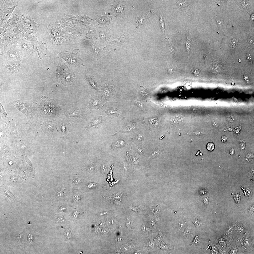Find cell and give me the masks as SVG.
Here are the masks:
<instances>
[{"label":"cell","instance_id":"obj_1","mask_svg":"<svg viewBox=\"0 0 254 254\" xmlns=\"http://www.w3.org/2000/svg\"><path fill=\"white\" fill-rule=\"evenodd\" d=\"M43 100L40 107V112L44 117H52L59 113L60 106L54 100L44 96H42Z\"/></svg>","mask_w":254,"mask_h":254},{"label":"cell","instance_id":"obj_2","mask_svg":"<svg viewBox=\"0 0 254 254\" xmlns=\"http://www.w3.org/2000/svg\"><path fill=\"white\" fill-rule=\"evenodd\" d=\"M35 102L27 103L16 100L15 102V106L20 111L25 115L28 119L32 117L37 112V107L35 106Z\"/></svg>","mask_w":254,"mask_h":254},{"label":"cell","instance_id":"obj_3","mask_svg":"<svg viewBox=\"0 0 254 254\" xmlns=\"http://www.w3.org/2000/svg\"><path fill=\"white\" fill-rule=\"evenodd\" d=\"M104 86L105 88H103V91L99 92L98 96L103 103L110 100L116 91V89L112 86Z\"/></svg>","mask_w":254,"mask_h":254},{"label":"cell","instance_id":"obj_4","mask_svg":"<svg viewBox=\"0 0 254 254\" xmlns=\"http://www.w3.org/2000/svg\"><path fill=\"white\" fill-rule=\"evenodd\" d=\"M0 40L8 44L14 43L18 41L19 37L12 30H9L2 36H1Z\"/></svg>","mask_w":254,"mask_h":254},{"label":"cell","instance_id":"obj_5","mask_svg":"<svg viewBox=\"0 0 254 254\" xmlns=\"http://www.w3.org/2000/svg\"><path fill=\"white\" fill-rule=\"evenodd\" d=\"M21 21L26 28L33 29L37 28L39 26V24L34 22L32 18L26 15H24L21 18Z\"/></svg>","mask_w":254,"mask_h":254},{"label":"cell","instance_id":"obj_6","mask_svg":"<svg viewBox=\"0 0 254 254\" xmlns=\"http://www.w3.org/2000/svg\"><path fill=\"white\" fill-rule=\"evenodd\" d=\"M124 6L123 4L118 3L112 5L111 11L113 15L115 16H120L123 18Z\"/></svg>","mask_w":254,"mask_h":254},{"label":"cell","instance_id":"obj_7","mask_svg":"<svg viewBox=\"0 0 254 254\" xmlns=\"http://www.w3.org/2000/svg\"><path fill=\"white\" fill-rule=\"evenodd\" d=\"M103 103L100 99L97 96L95 95L91 96L89 100L88 107L91 110H99Z\"/></svg>","mask_w":254,"mask_h":254},{"label":"cell","instance_id":"obj_8","mask_svg":"<svg viewBox=\"0 0 254 254\" xmlns=\"http://www.w3.org/2000/svg\"><path fill=\"white\" fill-rule=\"evenodd\" d=\"M73 54L66 55L62 56V57L71 65L78 66L83 65V63L80 59L77 56H73Z\"/></svg>","mask_w":254,"mask_h":254},{"label":"cell","instance_id":"obj_9","mask_svg":"<svg viewBox=\"0 0 254 254\" xmlns=\"http://www.w3.org/2000/svg\"><path fill=\"white\" fill-rule=\"evenodd\" d=\"M36 31L37 28L30 29L25 28L24 36L30 41L33 43L36 42L37 41Z\"/></svg>","mask_w":254,"mask_h":254},{"label":"cell","instance_id":"obj_10","mask_svg":"<svg viewBox=\"0 0 254 254\" xmlns=\"http://www.w3.org/2000/svg\"><path fill=\"white\" fill-rule=\"evenodd\" d=\"M41 128L47 135H48L52 133L55 129L57 130L56 126L51 121L44 122Z\"/></svg>","mask_w":254,"mask_h":254},{"label":"cell","instance_id":"obj_11","mask_svg":"<svg viewBox=\"0 0 254 254\" xmlns=\"http://www.w3.org/2000/svg\"><path fill=\"white\" fill-rule=\"evenodd\" d=\"M0 190L1 194L8 197L12 202H20L18 198L8 187H3L1 188Z\"/></svg>","mask_w":254,"mask_h":254},{"label":"cell","instance_id":"obj_12","mask_svg":"<svg viewBox=\"0 0 254 254\" xmlns=\"http://www.w3.org/2000/svg\"><path fill=\"white\" fill-rule=\"evenodd\" d=\"M153 12L150 11L136 18V25L137 28L144 24Z\"/></svg>","mask_w":254,"mask_h":254},{"label":"cell","instance_id":"obj_13","mask_svg":"<svg viewBox=\"0 0 254 254\" xmlns=\"http://www.w3.org/2000/svg\"><path fill=\"white\" fill-rule=\"evenodd\" d=\"M16 6L11 8H5L0 11V25L9 18Z\"/></svg>","mask_w":254,"mask_h":254},{"label":"cell","instance_id":"obj_14","mask_svg":"<svg viewBox=\"0 0 254 254\" xmlns=\"http://www.w3.org/2000/svg\"><path fill=\"white\" fill-rule=\"evenodd\" d=\"M114 18V17L113 16H107L98 15L95 17V19L100 24L107 25L111 23Z\"/></svg>","mask_w":254,"mask_h":254},{"label":"cell","instance_id":"obj_15","mask_svg":"<svg viewBox=\"0 0 254 254\" xmlns=\"http://www.w3.org/2000/svg\"><path fill=\"white\" fill-rule=\"evenodd\" d=\"M85 79L91 89L98 91L99 90V86L93 76L90 75H86L85 76Z\"/></svg>","mask_w":254,"mask_h":254},{"label":"cell","instance_id":"obj_16","mask_svg":"<svg viewBox=\"0 0 254 254\" xmlns=\"http://www.w3.org/2000/svg\"><path fill=\"white\" fill-rule=\"evenodd\" d=\"M100 28L98 31L99 35L102 42L108 40L111 37V34L108 28L105 27Z\"/></svg>","mask_w":254,"mask_h":254},{"label":"cell","instance_id":"obj_17","mask_svg":"<svg viewBox=\"0 0 254 254\" xmlns=\"http://www.w3.org/2000/svg\"><path fill=\"white\" fill-rule=\"evenodd\" d=\"M102 118L101 116H98L91 119L85 127V130L88 129L91 127H96V126L102 123Z\"/></svg>","mask_w":254,"mask_h":254},{"label":"cell","instance_id":"obj_18","mask_svg":"<svg viewBox=\"0 0 254 254\" xmlns=\"http://www.w3.org/2000/svg\"><path fill=\"white\" fill-rule=\"evenodd\" d=\"M12 30L19 37L24 35L25 32V28L24 27L20 22H18Z\"/></svg>","mask_w":254,"mask_h":254},{"label":"cell","instance_id":"obj_19","mask_svg":"<svg viewBox=\"0 0 254 254\" xmlns=\"http://www.w3.org/2000/svg\"><path fill=\"white\" fill-rule=\"evenodd\" d=\"M103 110L109 116L113 118L118 117L121 113L119 110L115 107H111L106 110Z\"/></svg>","mask_w":254,"mask_h":254},{"label":"cell","instance_id":"obj_20","mask_svg":"<svg viewBox=\"0 0 254 254\" xmlns=\"http://www.w3.org/2000/svg\"><path fill=\"white\" fill-rule=\"evenodd\" d=\"M19 19L18 17L16 16H12L11 18L8 21L4 28L8 30L13 28L16 25V22Z\"/></svg>","mask_w":254,"mask_h":254},{"label":"cell","instance_id":"obj_21","mask_svg":"<svg viewBox=\"0 0 254 254\" xmlns=\"http://www.w3.org/2000/svg\"><path fill=\"white\" fill-rule=\"evenodd\" d=\"M100 171L101 174V176L105 179L108 174V166L107 163L104 162L102 163L100 168Z\"/></svg>","mask_w":254,"mask_h":254},{"label":"cell","instance_id":"obj_22","mask_svg":"<svg viewBox=\"0 0 254 254\" xmlns=\"http://www.w3.org/2000/svg\"><path fill=\"white\" fill-rule=\"evenodd\" d=\"M186 48L187 52L189 53L192 45V41L190 32H188L186 33Z\"/></svg>","mask_w":254,"mask_h":254},{"label":"cell","instance_id":"obj_23","mask_svg":"<svg viewBox=\"0 0 254 254\" xmlns=\"http://www.w3.org/2000/svg\"><path fill=\"white\" fill-rule=\"evenodd\" d=\"M159 26L161 33L163 37L166 40L167 38L165 33V24L164 19L161 13H159Z\"/></svg>","mask_w":254,"mask_h":254},{"label":"cell","instance_id":"obj_24","mask_svg":"<svg viewBox=\"0 0 254 254\" xmlns=\"http://www.w3.org/2000/svg\"><path fill=\"white\" fill-rule=\"evenodd\" d=\"M125 145V141L123 140H118L112 143L111 145V148L112 149L122 147Z\"/></svg>","mask_w":254,"mask_h":254},{"label":"cell","instance_id":"obj_25","mask_svg":"<svg viewBox=\"0 0 254 254\" xmlns=\"http://www.w3.org/2000/svg\"><path fill=\"white\" fill-rule=\"evenodd\" d=\"M1 4H3L2 6L4 8H6L10 6L15 5H16L18 1L16 0H1Z\"/></svg>","mask_w":254,"mask_h":254},{"label":"cell","instance_id":"obj_26","mask_svg":"<svg viewBox=\"0 0 254 254\" xmlns=\"http://www.w3.org/2000/svg\"><path fill=\"white\" fill-rule=\"evenodd\" d=\"M166 40H167V44L170 53L175 58L176 49L171 44L169 38H168Z\"/></svg>","mask_w":254,"mask_h":254},{"label":"cell","instance_id":"obj_27","mask_svg":"<svg viewBox=\"0 0 254 254\" xmlns=\"http://www.w3.org/2000/svg\"><path fill=\"white\" fill-rule=\"evenodd\" d=\"M177 2V9H179L184 8L189 5L186 0H179Z\"/></svg>","mask_w":254,"mask_h":254},{"label":"cell","instance_id":"obj_28","mask_svg":"<svg viewBox=\"0 0 254 254\" xmlns=\"http://www.w3.org/2000/svg\"><path fill=\"white\" fill-rule=\"evenodd\" d=\"M92 51L94 55L96 57H99L101 53V51L99 48L92 44L91 45Z\"/></svg>","mask_w":254,"mask_h":254},{"label":"cell","instance_id":"obj_29","mask_svg":"<svg viewBox=\"0 0 254 254\" xmlns=\"http://www.w3.org/2000/svg\"><path fill=\"white\" fill-rule=\"evenodd\" d=\"M140 93L141 95L144 97H146L149 94V92L148 91L141 86L140 87Z\"/></svg>","mask_w":254,"mask_h":254},{"label":"cell","instance_id":"obj_30","mask_svg":"<svg viewBox=\"0 0 254 254\" xmlns=\"http://www.w3.org/2000/svg\"><path fill=\"white\" fill-rule=\"evenodd\" d=\"M206 147L208 151H213L215 148V145L213 142H209L207 144Z\"/></svg>","mask_w":254,"mask_h":254},{"label":"cell","instance_id":"obj_31","mask_svg":"<svg viewBox=\"0 0 254 254\" xmlns=\"http://www.w3.org/2000/svg\"><path fill=\"white\" fill-rule=\"evenodd\" d=\"M210 69L211 71L215 73H219L220 70V67L216 65L212 66L210 67Z\"/></svg>","mask_w":254,"mask_h":254},{"label":"cell","instance_id":"obj_32","mask_svg":"<svg viewBox=\"0 0 254 254\" xmlns=\"http://www.w3.org/2000/svg\"><path fill=\"white\" fill-rule=\"evenodd\" d=\"M83 181L82 179L78 177L75 178L73 180V183L75 184H80L82 183Z\"/></svg>","mask_w":254,"mask_h":254},{"label":"cell","instance_id":"obj_33","mask_svg":"<svg viewBox=\"0 0 254 254\" xmlns=\"http://www.w3.org/2000/svg\"><path fill=\"white\" fill-rule=\"evenodd\" d=\"M139 101H138L137 100L135 99H133L132 100V102L134 104L138 105L139 107H143V104L140 103Z\"/></svg>","mask_w":254,"mask_h":254},{"label":"cell","instance_id":"obj_34","mask_svg":"<svg viewBox=\"0 0 254 254\" xmlns=\"http://www.w3.org/2000/svg\"><path fill=\"white\" fill-rule=\"evenodd\" d=\"M65 191L63 189H60L59 190L57 193L58 197H61L63 196L64 194Z\"/></svg>","mask_w":254,"mask_h":254},{"label":"cell","instance_id":"obj_35","mask_svg":"<svg viewBox=\"0 0 254 254\" xmlns=\"http://www.w3.org/2000/svg\"><path fill=\"white\" fill-rule=\"evenodd\" d=\"M95 170V167L94 166L92 165H90L88 166L87 168L88 171L91 172H94Z\"/></svg>","mask_w":254,"mask_h":254},{"label":"cell","instance_id":"obj_36","mask_svg":"<svg viewBox=\"0 0 254 254\" xmlns=\"http://www.w3.org/2000/svg\"><path fill=\"white\" fill-rule=\"evenodd\" d=\"M193 222L196 227H198L200 225V221L197 219H195Z\"/></svg>","mask_w":254,"mask_h":254},{"label":"cell","instance_id":"obj_37","mask_svg":"<svg viewBox=\"0 0 254 254\" xmlns=\"http://www.w3.org/2000/svg\"><path fill=\"white\" fill-rule=\"evenodd\" d=\"M159 152V150L157 149H156L150 156V158H153L155 156H156L158 154Z\"/></svg>","mask_w":254,"mask_h":254},{"label":"cell","instance_id":"obj_38","mask_svg":"<svg viewBox=\"0 0 254 254\" xmlns=\"http://www.w3.org/2000/svg\"><path fill=\"white\" fill-rule=\"evenodd\" d=\"M81 197V195L80 194H77L73 196V198L75 200L78 201L80 200Z\"/></svg>","mask_w":254,"mask_h":254},{"label":"cell","instance_id":"obj_39","mask_svg":"<svg viewBox=\"0 0 254 254\" xmlns=\"http://www.w3.org/2000/svg\"><path fill=\"white\" fill-rule=\"evenodd\" d=\"M234 200L237 203H238L240 201V197L239 195L237 194L234 195Z\"/></svg>","mask_w":254,"mask_h":254},{"label":"cell","instance_id":"obj_40","mask_svg":"<svg viewBox=\"0 0 254 254\" xmlns=\"http://www.w3.org/2000/svg\"><path fill=\"white\" fill-rule=\"evenodd\" d=\"M240 143V146L242 150H244L245 147V143L243 141H241Z\"/></svg>","mask_w":254,"mask_h":254},{"label":"cell","instance_id":"obj_41","mask_svg":"<svg viewBox=\"0 0 254 254\" xmlns=\"http://www.w3.org/2000/svg\"><path fill=\"white\" fill-rule=\"evenodd\" d=\"M192 72L194 74L196 75H198L200 74L199 71L197 69H194L192 70Z\"/></svg>","mask_w":254,"mask_h":254},{"label":"cell","instance_id":"obj_42","mask_svg":"<svg viewBox=\"0 0 254 254\" xmlns=\"http://www.w3.org/2000/svg\"><path fill=\"white\" fill-rule=\"evenodd\" d=\"M227 137L225 135H223L221 137V140L222 141L223 143L226 142L227 140Z\"/></svg>","mask_w":254,"mask_h":254},{"label":"cell","instance_id":"obj_43","mask_svg":"<svg viewBox=\"0 0 254 254\" xmlns=\"http://www.w3.org/2000/svg\"><path fill=\"white\" fill-rule=\"evenodd\" d=\"M131 221L129 219H128L126 222V225L127 227L129 228L131 226Z\"/></svg>","mask_w":254,"mask_h":254},{"label":"cell","instance_id":"obj_44","mask_svg":"<svg viewBox=\"0 0 254 254\" xmlns=\"http://www.w3.org/2000/svg\"><path fill=\"white\" fill-rule=\"evenodd\" d=\"M232 44L233 46L236 47L237 44V41L236 40H234L232 41Z\"/></svg>","mask_w":254,"mask_h":254},{"label":"cell","instance_id":"obj_45","mask_svg":"<svg viewBox=\"0 0 254 254\" xmlns=\"http://www.w3.org/2000/svg\"><path fill=\"white\" fill-rule=\"evenodd\" d=\"M230 154L232 155H234L235 153L234 150L233 148L231 149L229 151Z\"/></svg>","mask_w":254,"mask_h":254},{"label":"cell","instance_id":"obj_46","mask_svg":"<svg viewBox=\"0 0 254 254\" xmlns=\"http://www.w3.org/2000/svg\"><path fill=\"white\" fill-rule=\"evenodd\" d=\"M138 161V159L137 158L135 157L134 158V161L135 163H137Z\"/></svg>","mask_w":254,"mask_h":254},{"label":"cell","instance_id":"obj_47","mask_svg":"<svg viewBox=\"0 0 254 254\" xmlns=\"http://www.w3.org/2000/svg\"><path fill=\"white\" fill-rule=\"evenodd\" d=\"M247 57L248 60H251V57L250 55V54H248L247 56Z\"/></svg>","mask_w":254,"mask_h":254},{"label":"cell","instance_id":"obj_48","mask_svg":"<svg viewBox=\"0 0 254 254\" xmlns=\"http://www.w3.org/2000/svg\"><path fill=\"white\" fill-rule=\"evenodd\" d=\"M186 230V231L185 232H187V233H185V234H187L188 235V234H190V230L189 229H188L186 230Z\"/></svg>","mask_w":254,"mask_h":254},{"label":"cell","instance_id":"obj_49","mask_svg":"<svg viewBox=\"0 0 254 254\" xmlns=\"http://www.w3.org/2000/svg\"><path fill=\"white\" fill-rule=\"evenodd\" d=\"M184 225V224H183V223H179V227L180 228H182L183 226Z\"/></svg>","mask_w":254,"mask_h":254},{"label":"cell","instance_id":"obj_50","mask_svg":"<svg viewBox=\"0 0 254 254\" xmlns=\"http://www.w3.org/2000/svg\"><path fill=\"white\" fill-rule=\"evenodd\" d=\"M138 151L139 153L142 154L143 153V151L142 150L139 148L138 150Z\"/></svg>","mask_w":254,"mask_h":254},{"label":"cell","instance_id":"obj_51","mask_svg":"<svg viewBox=\"0 0 254 254\" xmlns=\"http://www.w3.org/2000/svg\"><path fill=\"white\" fill-rule=\"evenodd\" d=\"M107 212H106V211H104V212H102L100 213L99 214L100 215H104V214H107Z\"/></svg>","mask_w":254,"mask_h":254},{"label":"cell","instance_id":"obj_52","mask_svg":"<svg viewBox=\"0 0 254 254\" xmlns=\"http://www.w3.org/2000/svg\"><path fill=\"white\" fill-rule=\"evenodd\" d=\"M142 138L141 135H139L138 137V139L139 140H141Z\"/></svg>","mask_w":254,"mask_h":254},{"label":"cell","instance_id":"obj_53","mask_svg":"<svg viewBox=\"0 0 254 254\" xmlns=\"http://www.w3.org/2000/svg\"><path fill=\"white\" fill-rule=\"evenodd\" d=\"M238 61H239V62H241V60L240 59H239V60H238Z\"/></svg>","mask_w":254,"mask_h":254}]
</instances>
